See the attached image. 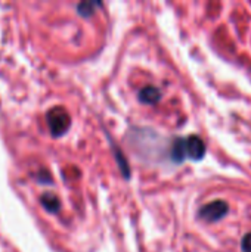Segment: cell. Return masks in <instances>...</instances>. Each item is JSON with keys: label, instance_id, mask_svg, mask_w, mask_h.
Wrapping results in <instances>:
<instances>
[{"label": "cell", "instance_id": "1", "mask_svg": "<svg viewBox=\"0 0 251 252\" xmlns=\"http://www.w3.org/2000/svg\"><path fill=\"white\" fill-rule=\"evenodd\" d=\"M47 124H49L50 133L53 136H61L68 130V127L71 124V120H70L68 112L64 108L56 106V108H52L47 112Z\"/></svg>", "mask_w": 251, "mask_h": 252}, {"label": "cell", "instance_id": "2", "mask_svg": "<svg viewBox=\"0 0 251 252\" xmlns=\"http://www.w3.org/2000/svg\"><path fill=\"white\" fill-rule=\"evenodd\" d=\"M228 213H229L228 202L217 199V201H213V202L201 207L198 211V217L207 223H216V221H220L223 217H226Z\"/></svg>", "mask_w": 251, "mask_h": 252}, {"label": "cell", "instance_id": "3", "mask_svg": "<svg viewBox=\"0 0 251 252\" xmlns=\"http://www.w3.org/2000/svg\"><path fill=\"white\" fill-rule=\"evenodd\" d=\"M183 148H185V157L192 161H201L206 155V143L198 136H189L183 139Z\"/></svg>", "mask_w": 251, "mask_h": 252}, {"label": "cell", "instance_id": "4", "mask_svg": "<svg viewBox=\"0 0 251 252\" xmlns=\"http://www.w3.org/2000/svg\"><path fill=\"white\" fill-rule=\"evenodd\" d=\"M160 97H161L160 90L152 86H146L139 92V100L146 105H155L160 100Z\"/></svg>", "mask_w": 251, "mask_h": 252}, {"label": "cell", "instance_id": "5", "mask_svg": "<svg viewBox=\"0 0 251 252\" xmlns=\"http://www.w3.org/2000/svg\"><path fill=\"white\" fill-rule=\"evenodd\" d=\"M172 159L176 164H180L186 159L185 157V148H183V139H178L175 140L173 146H172Z\"/></svg>", "mask_w": 251, "mask_h": 252}, {"label": "cell", "instance_id": "6", "mask_svg": "<svg viewBox=\"0 0 251 252\" xmlns=\"http://www.w3.org/2000/svg\"><path fill=\"white\" fill-rule=\"evenodd\" d=\"M41 205L49 213H56L59 210V207H61L59 205V199L55 195H52V193H46V195L41 196Z\"/></svg>", "mask_w": 251, "mask_h": 252}, {"label": "cell", "instance_id": "7", "mask_svg": "<svg viewBox=\"0 0 251 252\" xmlns=\"http://www.w3.org/2000/svg\"><path fill=\"white\" fill-rule=\"evenodd\" d=\"M96 6V3H89V1H86V3H80L78 4V13L80 15H83V16H90L95 10H93V7Z\"/></svg>", "mask_w": 251, "mask_h": 252}, {"label": "cell", "instance_id": "8", "mask_svg": "<svg viewBox=\"0 0 251 252\" xmlns=\"http://www.w3.org/2000/svg\"><path fill=\"white\" fill-rule=\"evenodd\" d=\"M241 251L251 252V233H247L241 241Z\"/></svg>", "mask_w": 251, "mask_h": 252}]
</instances>
